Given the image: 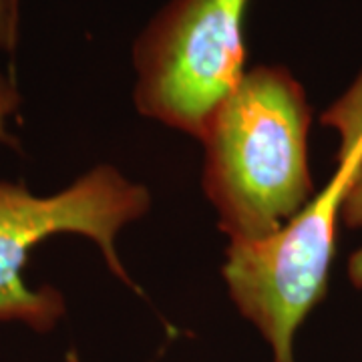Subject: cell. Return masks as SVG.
<instances>
[{
	"mask_svg": "<svg viewBox=\"0 0 362 362\" xmlns=\"http://www.w3.org/2000/svg\"><path fill=\"white\" fill-rule=\"evenodd\" d=\"M306 93L284 66L246 71L206 133V194L232 244L264 242L312 199Z\"/></svg>",
	"mask_w": 362,
	"mask_h": 362,
	"instance_id": "6da1fadb",
	"label": "cell"
},
{
	"mask_svg": "<svg viewBox=\"0 0 362 362\" xmlns=\"http://www.w3.org/2000/svg\"><path fill=\"white\" fill-rule=\"evenodd\" d=\"M322 123L342 139L332 180L272 238L232 244L223 266L233 302L266 338L274 362H294V334L324 298L338 216L362 173V71Z\"/></svg>",
	"mask_w": 362,
	"mask_h": 362,
	"instance_id": "7a4b0ae2",
	"label": "cell"
},
{
	"mask_svg": "<svg viewBox=\"0 0 362 362\" xmlns=\"http://www.w3.org/2000/svg\"><path fill=\"white\" fill-rule=\"evenodd\" d=\"M250 0H169L133 47L135 105L145 117L204 137L246 75Z\"/></svg>",
	"mask_w": 362,
	"mask_h": 362,
	"instance_id": "3957f363",
	"label": "cell"
},
{
	"mask_svg": "<svg viewBox=\"0 0 362 362\" xmlns=\"http://www.w3.org/2000/svg\"><path fill=\"white\" fill-rule=\"evenodd\" d=\"M147 207V189L109 165L93 169L51 197L0 181V322L18 320L47 332L65 314V298L59 290H33L23 282L30 250L54 233H81L95 240L107 266L131 284L117 256L115 238L125 223L141 218Z\"/></svg>",
	"mask_w": 362,
	"mask_h": 362,
	"instance_id": "277c9868",
	"label": "cell"
},
{
	"mask_svg": "<svg viewBox=\"0 0 362 362\" xmlns=\"http://www.w3.org/2000/svg\"><path fill=\"white\" fill-rule=\"evenodd\" d=\"M342 218H344V223L352 230L362 228V173L358 175V180L352 185L349 197H346V204H344V209H342ZM350 276H352V280L356 284L362 286V254L352 262Z\"/></svg>",
	"mask_w": 362,
	"mask_h": 362,
	"instance_id": "5b68a950",
	"label": "cell"
},
{
	"mask_svg": "<svg viewBox=\"0 0 362 362\" xmlns=\"http://www.w3.org/2000/svg\"><path fill=\"white\" fill-rule=\"evenodd\" d=\"M16 14L18 6L13 0H0V49L13 51L16 40Z\"/></svg>",
	"mask_w": 362,
	"mask_h": 362,
	"instance_id": "8992f818",
	"label": "cell"
},
{
	"mask_svg": "<svg viewBox=\"0 0 362 362\" xmlns=\"http://www.w3.org/2000/svg\"><path fill=\"white\" fill-rule=\"evenodd\" d=\"M18 105V95L14 90L13 83L0 75V143H13L11 135L6 133V119Z\"/></svg>",
	"mask_w": 362,
	"mask_h": 362,
	"instance_id": "52a82bcc",
	"label": "cell"
},
{
	"mask_svg": "<svg viewBox=\"0 0 362 362\" xmlns=\"http://www.w3.org/2000/svg\"><path fill=\"white\" fill-rule=\"evenodd\" d=\"M69 362H78V358L75 354H69Z\"/></svg>",
	"mask_w": 362,
	"mask_h": 362,
	"instance_id": "ba28073f",
	"label": "cell"
},
{
	"mask_svg": "<svg viewBox=\"0 0 362 362\" xmlns=\"http://www.w3.org/2000/svg\"><path fill=\"white\" fill-rule=\"evenodd\" d=\"M13 2H14V4H16V6H18V0H13Z\"/></svg>",
	"mask_w": 362,
	"mask_h": 362,
	"instance_id": "9c48e42d",
	"label": "cell"
}]
</instances>
